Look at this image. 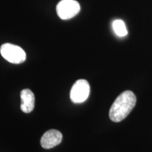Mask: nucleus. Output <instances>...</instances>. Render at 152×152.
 Wrapping results in <instances>:
<instances>
[{
  "instance_id": "obj_4",
  "label": "nucleus",
  "mask_w": 152,
  "mask_h": 152,
  "mask_svg": "<svg viewBox=\"0 0 152 152\" xmlns=\"http://www.w3.org/2000/svg\"><path fill=\"white\" fill-rule=\"evenodd\" d=\"M90 92V84L86 80H78L74 83L70 93V97L73 103H83L88 98Z\"/></svg>"
},
{
  "instance_id": "obj_7",
  "label": "nucleus",
  "mask_w": 152,
  "mask_h": 152,
  "mask_svg": "<svg viewBox=\"0 0 152 152\" xmlns=\"http://www.w3.org/2000/svg\"><path fill=\"white\" fill-rule=\"evenodd\" d=\"M112 26H113V31L118 37H125L128 35V30H127L126 26L122 20L118 19V20H114Z\"/></svg>"
},
{
  "instance_id": "obj_1",
  "label": "nucleus",
  "mask_w": 152,
  "mask_h": 152,
  "mask_svg": "<svg viewBox=\"0 0 152 152\" xmlns=\"http://www.w3.org/2000/svg\"><path fill=\"white\" fill-rule=\"evenodd\" d=\"M137 98L132 91L121 93L114 101L109 110V118L113 122L118 123L124 120L136 105Z\"/></svg>"
},
{
  "instance_id": "obj_5",
  "label": "nucleus",
  "mask_w": 152,
  "mask_h": 152,
  "mask_svg": "<svg viewBox=\"0 0 152 152\" xmlns=\"http://www.w3.org/2000/svg\"><path fill=\"white\" fill-rule=\"evenodd\" d=\"M63 135L60 131L49 130L41 137L40 144L44 149H49L58 145L62 141Z\"/></svg>"
},
{
  "instance_id": "obj_3",
  "label": "nucleus",
  "mask_w": 152,
  "mask_h": 152,
  "mask_svg": "<svg viewBox=\"0 0 152 152\" xmlns=\"http://www.w3.org/2000/svg\"><path fill=\"white\" fill-rule=\"evenodd\" d=\"M80 10V6L75 0H61L56 6V13L62 20H68L75 16Z\"/></svg>"
},
{
  "instance_id": "obj_6",
  "label": "nucleus",
  "mask_w": 152,
  "mask_h": 152,
  "mask_svg": "<svg viewBox=\"0 0 152 152\" xmlns=\"http://www.w3.org/2000/svg\"><path fill=\"white\" fill-rule=\"evenodd\" d=\"M21 105L20 109L26 113H29L35 108V99L33 92L29 89H24L20 92Z\"/></svg>"
},
{
  "instance_id": "obj_2",
  "label": "nucleus",
  "mask_w": 152,
  "mask_h": 152,
  "mask_svg": "<svg viewBox=\"0 0 152 152\" xmlns=\"http://www.w3.org/2000/svg\"><path fill=\"white\" fill-rule=\"evenodd\" d=\"M0 53L4 58L11 64H21L26 59V54L23 49L13 44L5 43L1 45Z\"/></svg>"
}]
</instances>
